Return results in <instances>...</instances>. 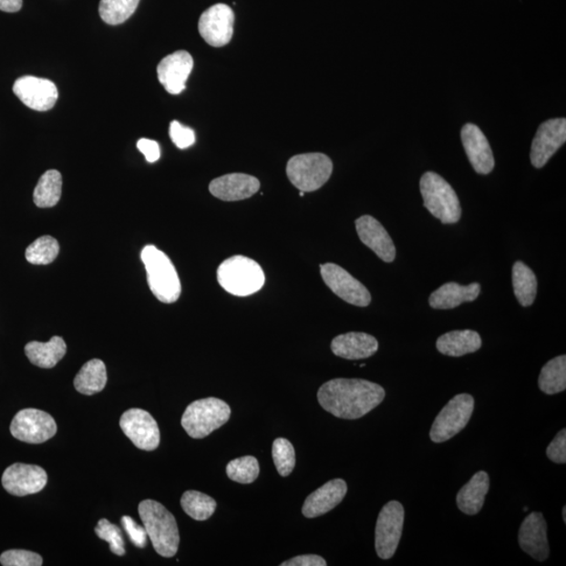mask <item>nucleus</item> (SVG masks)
<instances>
[{
  "mask_svg": "<svg viewBox=\"0 0 566 566\" xmlns=\"http://www.w3.org/2000/svg\"><path fill=\"white\" fill-rule=\"evenodd\" d=\"M386 390L379 384L362 379H334L318 390V401L325 411L345 419H356L386 398Z\"/></svg>",
  "mask_w": 566,
  "mask_h": 566,
  "instance_id": "nucleus-1",
  "label": "nucleus"
},
{
  "mask_svg": "<svg viewBox=\"0 0 566 566\" xmlns=\"http://www.w3.org/2000/svg\"><path fill=\"white\" fill-rule=\"evenodd\" d=\"M139 515L157 553L166 558L176 555L180 545L178 523L162 503L143 500L139 505Z\"/></svg>",
  "mask_w": 566,
  "mask_h": 566,
  "instance_id": "nucleus-2",
  "label": "nucleus"
},
{
  "mask_svg": "<svg viewBox=\"0 0 566 566\" xmlns=\"http://www.w3.org/2000/svg\"><path fill=\"white\" fill-rule=\"evenodd\" d=\"M141 260L153 295L163 304H170L178 302L181 285L170 258L164 252L149 244L142 250Z\"/></svg>",
  "mask_w": 566,
  "mask_h": 566,
  "instance_id": "nucleus-3",
  "label": "nucleus"
},
{
  "mask_svg": "<svg viewBox=\"0 0 566 566\" xmlns=\"http://www.w3.org/2000/svg\"><path fill=\"white\" fill-rule=\"evenodd\" d=\"M221 288L234 296L246 297L261 291L264 285V273L260 264L251 258L236 255L228 258L218 269Z\"/></svg>",
  "mask_w": 566,
  "mask_h": 566,
  "instance_id": "nucleus-4",
  "label": "nucleus"
},
{
  "mask_svg": "<svg viewBox=\"0 0 566 566\" xmlns=\"http://www.w3.org/2000/svg\"><path fill=\"white\" fill-rule=\"evenodd\" d=\"M424 206L445 225L457 223L461 218L460 202L456 191L436 172H426L419 181Z\"/></svg>",
  "mask_w": 566,
  "mask_h": 566,
  "instance_id": "nucleus-5",
  "label": "nucleus"
},
{
  "mask_svg": "<svg viewBox=\"0 0 566 566\" xmlns=\"http://www.w3.org/2000/svg\"><path fill=\"white\" fill-rule=\"evenodd\" d=\"M231 417L229 405L218 397L201 398L189 405L183 417L181 426L192 438H204L221 426Z\"/></svg>",
  "mask_w": 566,
  "mask_h": 566,
  "instance_id": "nucleus-6",
  "label": "nucleus"
},
{
  "mask_svg": "<svg viewBox=\"0 0 566 566\" xmlns=\"http://www.w3.org/2000/svg\"><path fill=\"white\" fill-rule=\"evenodd\" d=\"M332 172V160L318 152L297 155L286 165L291 183L304 192L318 190L330 180Z\"/></svg>",
  "mask_w": 566,
  "mask_h": 566,
  "instance_id": "nucleus-7",
  "label": "nucleus"
},
{
  "mask_svg": "<svg viewBox=\"0 0 566 566\" xmlns=\"http://www.w3.org/2000/svg\"><path fill=\"white\" fill-rule=\"evenodd\" d=\"M474 410V398L460 394L452 398L439 412L432 424L430 438L433 443H444L458 435L469 423Z\"/></svg>",
  "mask_w": 566,
  "mask_h": 566,
  "instance_id": "nucleus-8",
  "label": "nucleus"
},
{
  "mask_svg": "<svg viewBox=\"0 0 566 566\" xmlns=\"http://www.w3.org/2000/svg\"><path fill=\"white\" fill-rule=\"evenodd\" d=\"M402 503L393 500L383 507L376 526V551L384 561L393 557L400 543L404 526Z\"/></svg>",
  "mask_w": 566,
  "mask_h": 566,
  "instance_id": "nucleus-9",
  "label": "nucleus"
},
{
  "mask_svg": "<svg viewBox=\"0 0 566 566\" xmlns=\"http://www.w3.org/2000/svg\"><path fill=\"white\" fill-rule=\"evenodd\" d=\"M12 436L21 442L42 444L57 433V424L51 415L38 409H24L14 417L11 423Z\"/></svg>",
  "mask_w": 566,
  "mask_h": 566,
  "instance_id": "nucleus-10",
  "label": "nucleus"
},
{
  "mask_svg": "<svg viewBox=\"0 0 566 566\" xmlns=\"http://www.w3.org/2000/svg\"><path fill=\"white\" fill-rule=\"evenodd\" d=\"M320 273L328 288L345 303L361 307L368 306L372 303V295L366 286L356 281L340 265L321 264Z\"/></svg>",
  "mask_w": 566,
  "mask_h": 566,
  "instance_id": "nucleus-11",
  "label": "nucleus"
},
{
  "mask_svg": "<svg viewBox=\"0 0 566 566\" xmlns=\"http://www.w3.org/2000/svg\"><path fill=\"white\" fill-rule=\"evenodd\" d=\"M120 427L137 448L144 451L158 448L160 440V429L149 412L139 408L125 411L120 419Z\"/></svg>",
  "mask_w": 566,
  "mask_h": 566,
  "instance_id": "nucleus-12",
  "label": "nucleus"
},
{
  "mask_svg": "<svg viewBox=\"0 0 566 566\" xmlns=\"http://www.w3.org/2000/svg\"><path fill=\"white\" fill-rule=\"evenodd\" d=\"M234 12L225 4H216L209 8L199 20V32L209 46H225L233 37Z\"/></svg>",
  "mask_w": 566,
  "mask_h": 566,
  "instance_id": "nucleus-13",
  "label": "nucleus"
},
{
  "mask_svg": "<svg viewBox=\"0 0 566 566\" xmlns=\"http://www.w3.org/2000/svg\"><path fill=\"white\" fill-rule=\"evenodd\" d=\"M13 93L26 107L37 111L52 109L58 99L55 83L33 76L20 77L14 83Z\"/></svg>",
  "mask_w": 566,
  "mask_h": 566,
  "instance_id": "nucleus-14",
  "label": "nucleus"
},
{
  "mask_svg": "<svg viewBox=\"0 0 566 566\" xmlns=\"http://www.w3.org/2000/svg\"><path fill=\"white\" fill-rule=\"evenodd\" d=\"M566 141V120L564 118H551L543 122L536 132L530 149V162L536 168H542Z\"/></svg>",
  "mask_w": 566,
  "mask_h": 566,
  "instance_id": "nucleus-15",
  "label": "nucleus"
},
{
  "mask_svg": "<svg viewBox=\"0 0 566 566\" xmlns=\"http://www.w3.org/2000/svg\"><path fill=\"white\" fill-rule=\"evenodd\" d=\"M2 481L6 492L26 496L44 490L47 474L39 466L17 463L6 468Z\"/></svg>",
  "mask_w": 566,
  "mask_h": 566,
  "instance_id": "nucleus-16",
  "label": "nucleus"
},
{
  "mask_svg": "<svg viewBox=\"0 0 566 566\" xmlns=\"http://www.w3.org/2000/svg\"><path fill=\"white\" fill-rule=\"evenodd\" d=\"M192 68V56L186 51H178L159 63L158 78L168 93L179 95L186 88Z\"/></svg>",
  "mask_w": 566,
  "mask_h": 566,
  "instance_id": "nucleus-17",
  "label": "nucleus"
},
{
  "mask_svg": "<svg viewBox=\"0 0 566 566\" xmlns=\"http://www.w3.org/2000/svg\"><path fill=\"white\" fill-rule=\"evenodd\" d=\"M519 542L523 551H526L537 561H545L550 556V547L547 535V522L542 513H530L523 520L520 529Z\"/></svg>",
  "mask_w": 566,
  "mask_h": 566,
  "instance_id": "nucleus-18",
  "label": "nucleus"
},
{
  "mask_svg": "<svg viewBox=\"0 0 566 566\" xmlns=\"http://www.w3.org/2000/svg\"><path fill=\"white\" fill-rule=\"evenodd\" d=\"M356 233L359 239L370 250H373L383 262H393L396 250L386 228L373 216L363 215L355 221Z\"/></svg>",
  "mask_w": 566,
  "mask_h": 566,
  "instance_id": "nucleus-19",
  "label": "nucleus"
},
{
  "mask_svg": "<svg viewBox=\"0 0 566 566\" xmlns=\"http://www.w3.org/2000/svg\"><path fill=\"white\" fill-rule=\"evenodd\" d=\"M463 142L468 160L474 170L479 174H489L493 170L495 160L490 144L479 126L468 123L461 129Z\"/></svg>",
  "mask_w": 566,
  "mask_h": 566,
  "instance_id": "nucleus-20",
  "label": "nucleus"
},
{
  "mask_svg": "<svg viewBox=\"0 0 566 566\" xmlns=\"http://www.w3.org/2000/svg\"><path fill=\"white\" fill-rule=\"evenodd\" d=\"M261 181L244 173H230L215 179L209 190L213 197L223 201H237L253 197L260 190Z\"/></svg>",
  "mask_w": 566,
  "mask_h": 566,
  "instance_id": "nucleus-21",
  "label": "nucleus"
},
{
  "mask_svg": "<svg viewBox=\"0 0 566 566\" xmlns=\"http://www.w3.org/2000/svg\"><path fill=\"white\" fill-rule=\"evenodd\" d=\"M347 485L344 479H333L307 496L303 507L306 519H316L337 507L345 499Z\"/></svg>",
  "mask_w": 566,
  "mask_h": 566,
  "instance_id": "nucleus-22",
  "label": "nucleus"
},
{
  "mask_svg": "<svg viewBox=\"0 0 566 566\" xmlns=\"http://www.w3.org/2000/svg\"><path fill=\"white\" fill-rule=\"evenodd\" d=\"M379 349V342L372 334L365 333H347L338 335L332 342V351L335 355L346 360L367 359Z\"/></svg>",
  "mask_w": 566,
  "mask_h": 566,
  "instance_id": "nucleus-23",
  "label": "nucleus"
},
{
  "mask_svg": "<svg viewBox=\"0 0 566 566\" xmlns=\"http://www.w3.org/2000/svg\"><path fill=\"white\" fill-rule=\"evenodd\" d=\"M480 284L460 285L448 283L433 292L429 297V304L436 310H451L465 303H473L479 296Z\"/></svg>",
  "mask_w": 566,
  "mask_h": 566,
  "instance_id": "nucleus-24",
  "label": "nucleus"
},
{
  "mask_svg": "<svg viewBox=\"0 0 566 566\" xmlns=\"http://www.w3.org/2000/svg\"><path fill=\"white\" fill-rule=\"evenodd\" d=\"M490 488V479L485 471L474 475L458 494V507L467 515H477L484 507L486 496Z\"/></svg>",
  "mask_w": 566,
  "mask_h": 566,
  "instance_id": "nucleus-25",
  "label": "nucleus"
},
{
  "mask_svg": "<svg viewBox=\"0 0 566 566\" xmlns=\"http://www.w3.org/2000/svg\"><path fill=\"white\" fill-rule=\"evenodd\" d=\"M67 349L66 341L58 335H54L46 344L37 341L30 342L26 345L25 352L32 365L40 368H53L66 355Z\"/></svg>",
  "mask_w": 566,
  "mask_h": 566,
  "instance_id": "nucleus-26",
  "label": "nucleus"
},
{
  "mask_svg": "<svg viewBox=\"0 0 566 566\" xmlns=\"http://www.w3.org/2000/svg\"><path fill=\"white\" fill-rule=\"evenodd\" d=\"M481 344L478 332L453 331L440 335L437 341V348L440 354L445 355L461 356L478 352Z\"/></svg>",
  "mask_w": 566,
  "mask_h": 566,
  "instance_id": "nucleus-27",
  "label": "nucleus"
},
{
  "mask_svg": "<svg viewBox=\"0 0 566 566\" xmlns=\"http://www.w3.org/2000/svg\"><path fill=\"white\" fill-rule=\"evenodd\" d=\"M108 372L104 362L93 359L86 363L77 374L74 386L78 393L86 396H93L107 386Z\"/></svg>",
  "mask_w": 566,
  "mask_h": 566,
  "instance_id": "nucleus-28",
  "label": "nucleus"
},
{
  "mask_svg": "<svg viewBox=\"0 0 566 566\" xmlns=\"http://www.w3.org/2000/svg\"><path fill=\"white\" fill-rule=\"evenodd\" d=\"M514 293L522 306L534 304L537 295V278L534 272L522 262H516L512 271Z\"/></svg>",
  "mask_w": 566,
  "mask_h": 566,
  "instance_id": "nucleus-29",
  "label": "nucleus"
},
{
  "mask_svg": "<svg viewBox=\"0 0 566 566\" xmlns=\"http://www.w3.org/2000/svg\"><path fill=\"white\" fill-rule=\"evenodd\" d=\"M538 386L545 395H556L566 389V356H556L545 365L538 380Z\"/></svg>",
  "mask_w": 566,
  "mask_h": 566,
  "instance_id": "nucleus-30",
  "label": "nucleus"
},
{
  "mask_svg": "<svg viewBox=\"0 0 566 566\" xmlns=\"http://www.w3.org/2000/svg\"><path fill=\"white\" fill-rule=\"evenodd\" d=\"M62 192V177L57 170L42 174L34 190V202L39 208H51L58 204Z\"/></svg>",
  "mask_w": 566,
  "mask_h": 566,
  "instance_id": "nucleus-31",
  "label": "nucleus"
},
{
  "mask_svg": "<svg viewBox=\"0 0 566 566\" xmlns=\"http://www.w3.org/2000/svg\"><path fill=\"white\" fill-rule=\"evenodd\" d=\"M180 506L194 520L205 521L214 514L218 503L204 493L190 490L181 496Z\"/></svg>",
  "mask_w": 566,
  "mask_h": 566,
  "instance_id": "nucleus-32",
  "label": "nucleus"
},
{
  "mask_svg": "<svg viewBox=\"0 0 566 566\" xmlns=\"http://www.w3.org/2000/svg\"><path fill=\"white\" fill-rule=\"evenodd\" d=\"M139 3V0H101L100 16L105 24L121 25L134 15Z\"/></svg>",
  "mask_w": 566,
  "mask_h": 566,
  "instance_id": "nucleus-33",
  "label": "nucleus"
},
{
  "mask_svg": "<svg viewBox=\"0 0 566 566\" xmlns=\"http://www.w3.org/2000/svg\"><path fill=\"white\" fill-rule=\"evenodd\" d=\"M59 250V243L54 237L41 236L27 247L26 258L32 264H50L57 258Z\"/></svg>",
  "mask_w": 566,
  "mask_h": 566,
  "instance_id": "nucleus-34",
  "label": "nucleus"
},
{
  "mask_svg": "<svg viewBox=\"0 0 566 566\" xmlns=\"http://www.w3.org/2000/svg\"><path fill=\"white\" fill-rule=\"evenodd\" d=\"M226 471L231 480L243 485L252 484L261 472L258 460L251 456L231 460Z\"/></svg>",
  "mask_w": 566,
  "mask_h": 566,
  "instance_id": "nucleus-35",
  "label": "nucleus"
},
{
  "mask_svg": "<svg viewBox=\"0 0 566 566\" xmlns=\"http://www.w3.org/2000/svg\"><path fill=\"white\" fill-rule=\"evenodd\" d=\"M273 459L279 474L283 478L289 477L296 465L295 449L289 439L279 437L273 443Z\"/></svg>",
  "mask_w": 566,
  "mask_h": 566,
  "instance_id": "nucleus-36",
  "label": "nucleus"
},
{
  "mask_svg": "<svg viewBox=\"0 0 566 566\" xmlns=\"http://www.w3.org/2000/svg\"><path fill=\"white\" fill-rule=\"evenodd\" d=\"M95 532L100 540L109 543L110 551L118 556L125 555L124 540L122 530L116 524L108 520H101L95 529Z\"/></svg>",
  "mask_w": 566,
  "mask_h": 566,
  "instance_id": "nucleus-37",
  "label": "nucleus"
},
{
  "mask_svg": "<svg viewBox=\"0 0 566 566\" xmlns=\"http://www.w3.org/2000/svg\"><path fill=\"white\" fill-rule=\"evenodd\" d=\"M42 562L39 554L26 550H10L0 556V563L4 566H40Z\"/></svg>",
  "mask_w": 566,
  "mask_h": 566,
  "instance_id": "nucleus-38",
  "label": "nucleus"
},
{
  "mask_svg": "<svg viewBox=\"0 0 566 566\" xmlns=\"http://www.w3.org/2000/svg\"><path fill=\"white\" fill-rule=\"evenodd\" d=\"M170 136L172 142L180 149H186L195 143L193 129L187 128V126L180 124L179 121H172L170 123Z\"/></svg>",
  "mask_w": 566,
  "mask_h": 566,
  "instance_id": "nucleus-39",
  "label": "nucleus"
},
{
  "mask_svg": "<svg viewBox=\"0 0 566 566\" xmlns=\"http://www.w3.org/2000/svg\"><path fill=\"white\" fill-rule=\"evenodd\" d=\"M122 526L125 532L128 533L129 540L136 545L137 548H145L147 543L146 530L144 527L139 526L130 516L122 517Z\"/></svg>",
  "mask_w": 566,
  "mask_h": 566,
  "instance_id": "nucleus-40",
  "label": "nucleus"
},
{
  "mask_svg": "<svg viewBox=\"0 0 566 566\" xmlns=\"http://www.w3.org/2000/svg\"><path fill=\"white\" fill-rule=\"evenodd\" d=\"M547 456L556 464L566 463V430L559 431L556 437L551 440L547 449Z\"/></svg>",
  "mask_w": 566,
  "mask_h": 566,
  "instance_id": "nucleus-41",
  "label": "nucleus"
},
{
  "mask_svg": "<svg viewBox=\"0 0 566 566\" xmlns=\"http://www.w3.org/2000/svg\"><path fill=\"white\" fill-rule=\"evenodd\" d=\"M138 149L143 153L147 162L155 163L160 157V150L158 142L149 139H139Z\"/></svg>",
  "mask_w": 566,
  "mask_h": 566,
  "instance_id": "nucleus-42",
  "label": "nucleus"
},
{
  "mask_svg": "<svg viewBox=\"0 0 566 566\" xmlns=\"http://www.w3.org/2000/svg\"><path fill=\"white\" fill-rule=\"evenodd\" d=\"M282 566H326L325 559L318 555H303L284 561Z\"/></svg>",
  "mask_w": 566,
  "mask_h": 566,
  "instance_id": "nucleus-43",
  "label": "nucleus"
},
{
  "mask_svg": "<svg viewBox=\"0 0 566 566\" xmlns=\"http://www.w3.org/2000/svg\"><path fill=\"white\" fill-rule=\"evenodd\" d=\"M23 8V0H0V10L15 13Z\"/></svg>",
  "mask_w": 566,
  "mask_h": 566,
  "instance_id": "nucleus-44",
  "label": "nucleus"
},
{
  "mask_svg": "<svg viewBox=\"0 0 566 566\" xmlns=\"http://www.w3.org/2000/svg\"><path fill=\"white\" fill-rule=\"evenodd\" d=\"M562 515H563L564 523H566V507H563Z\"/></svg>",
  "mask_w": 566,
  "mask_h": 566,
  "instance_id": "nucleus-45",
  "label": "nucleus"
}]
</instances>
